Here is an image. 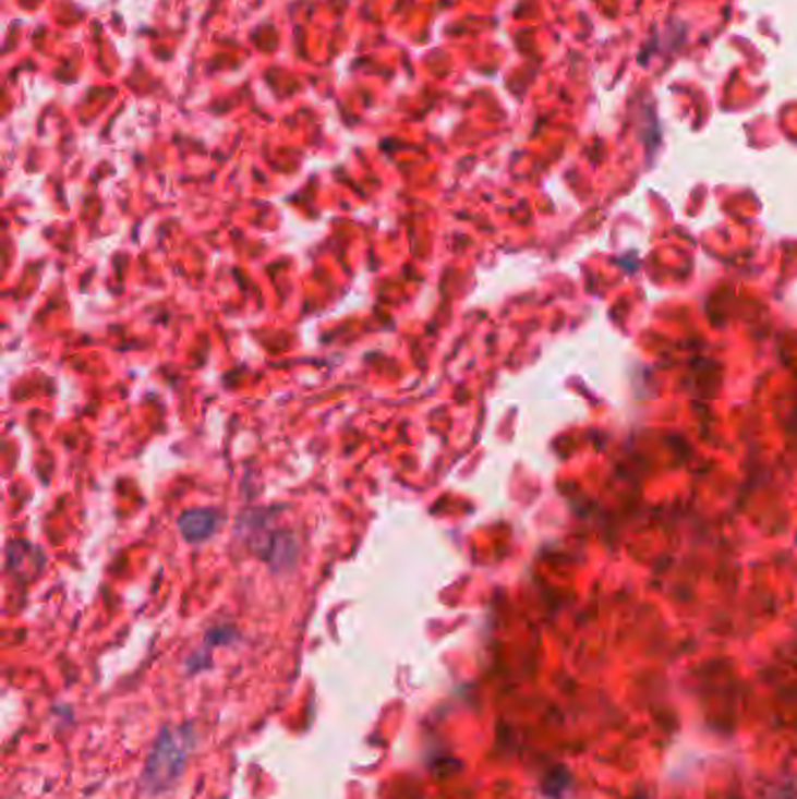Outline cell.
I'll return each instance as SVG.
<instances>
[{"label": "cell", "instance_id": "obj_1", "mask_svg": "<svg viewBox=\"0 0 797 799\" xmlns=\"http://www.w3.org/2000/svg\"><path fill=\"white\" fill-rule=\"evenodd\" d=\"M192 748L194 734L190 727L165 729L153 748L148 766H145V786L150 792H165L169 786H173V780L185 770Z\"/></svg>", "mask_w": 797, "mask_h": 799}, {"label": "cell", "instance_id": "obj_2", "mask_svg": "<svg viewBox=\"0 0 797 799\" xmlns=\"http://www.w3.org/2000/svg\"><path fill=\"white\" fill-rule=\"evenodd\" d=\"M216 524H218V517L214 512L194 510V512H185L181 517V521H178V529H181L185 541L200 543V541H206V537L214 533Z\"/></svg>", "mask_w": 797, "mask_h": 799}]
</instances>
